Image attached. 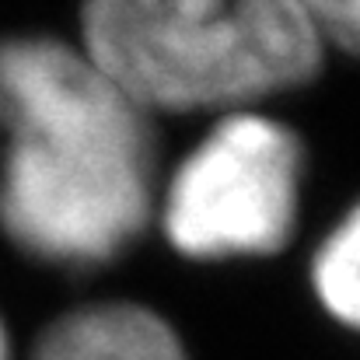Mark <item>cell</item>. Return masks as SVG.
<instances>
[{
	"label": "cell",
	"mask_w": 360,
	"mask_h": 360,
	"mask_svg": "<svg viewBox=\"0 0 360 360\" xmlns=\"http://www.w3.org/2000/svg\"><path fill=\"white\" fill-rule=\"evenodd\" d=\"M0 224L25 252L95 266L150 217L154 136L140 105L60 39L0 42Z\"/></svg>",
	"instance_id": "1"
},
{
	"label": "cell",
	"mask_w": 360,
	"mask_h": 360,
	"mask_svg": "<svg viewBox=\"0 0 360 360\" xmlns=\"http://www.w3.org/2000/svg\"><path fill=\"white\" fill-rule=\"evenodd\" d=\"M81 32L84 56L143 112L238 109L322 67L304 0H98Z\"/></svg>",
	"instance_id": "2"
},
{
	"label": "cell",
	"mask_w": 360,
	"mask_h": 360,
	"mask_svg": "<svg viewBox=\"0 0 360 360\" xmlns=\"http://www.w3.org/2000/svg\"><path fill=\"white\" fill-rule=\"evenodd\" d=\"M297 193V136L266 116L235 112L179 165L165 200V231L193 259L269 255L294 231Z\"/></svg>",
	"instance_id": "3"
},
{
	"label": "cell",
	"mask_w": 360,
	"mask_h": 360,
	"mask_svg": "<svg viewBox=\"0 0 360 360\" xmlns=\"http://www.w3.org/2000/svg\"><path fill=\"white\" fill-rule=\"evenodd\" d=\"M32 360H186L172 326L140 304H91L63 315Z\"/></svg>",
	"instance_id": "4"
},
{
	"label": "cell",
	"mask_w": 360,
	"mask_h": 360,
	"mask_svg": "<svg viewBox=\"0 0 360 360\" xmlns=\"http://www.w3.org/2000/svg\"><path fill=\"white\" fill-rule=\"evenodd\" d=\"M311 276L329 315L360 329V207H354L347 221L322 241Z\"/></svg>",
	"instance_id": "5"
},
{
	"label": "cell",
	"mask_w": 360,
	"mask_h": 360,
	"mask_svg": "<svg viewBox=\"0 0 360 360\" xmlns=\"http://www.w3.org/2000/svg\"><path fill=\"white\" fill-rule=\"evenodd\" d=\"M308 11L322 46L333 42L336 49L360 56V0H308Z\"/></svg>",
	"instance_id": "6"
},
{
	"label": "cell",
	"mask_w": 360,
	"mask_h": 360,
	"mask_svg": "<svg viewBox=\"0 0 360 360\" xmlns=\"http://www.w3.org/2000/svg\"><path fill=\"white\" fill-rule=\"evenodd\" d=\"M0 360H7V336H4V326H0Z\"/></svg>",
	"instance_id": "7"
}]
</instances>
